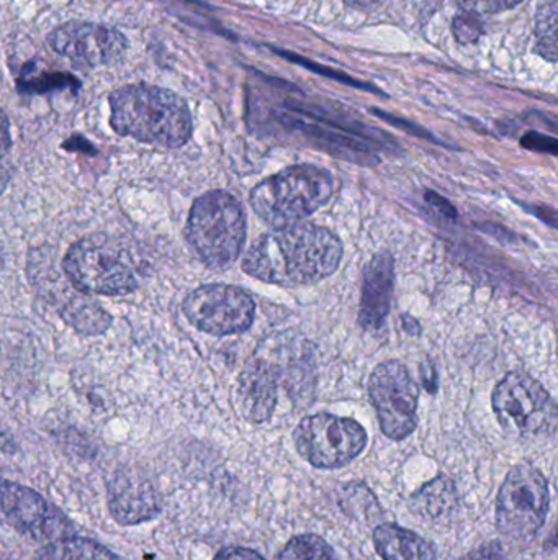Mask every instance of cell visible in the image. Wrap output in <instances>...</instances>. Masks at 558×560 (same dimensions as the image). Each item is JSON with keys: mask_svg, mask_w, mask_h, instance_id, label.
<instances>
[{"mask_svg": "<svg viewBox=\"0 0 558 560\" xmlns=\"http://www.w3.org/2000/svg\"><path fill=\"white\" fill-rule=\"evenodd\" d=\"M341 259L343 243L333 232L295 223L259 236L246 252L242 271L274 285L300 287L333 276Z\"/></svg>", "mask_w": 558, "mask_h": 560, "instance_id": "1", "label": "cell"}, {"mask_svg": "<svg viewBox=\"0 0 558 560\" xmlns=\"http://www.w3.org/2000/svg\"><path fill=\"white\" fill-rule=\"evenodd\" d=\"M110 127L140 143L177 150L192 138L189 105L176 92L157 85L128 84L108 95Z\"/></svg>", "mask_w": 558, "mask_h": 560, "instance_id": "2", "label": "cell"}, {"mask_svg": "<svg viewBox=\"0 0 558 560\" xmlns=\"http://www.w3.org/2000/svg\"><path fill=\"white\" fill-rule=\"evenodd\" d=\"M334 180L321 167L301 164L268 177L252 189L251 207L269 226L295 225L330 202Z\"/></svg>", "mask_w": 558, "mask_h": 560, "instance_id": "3", "label": "cell"}, {"mask_svg": "<svg viewBox=\"0 0 558 560\" xmlns=\"http://www.w3.org/2000/svg\"><path fill=\"white\" fill-rule=\"evenodd\" d=\"M186 238L203 265L231 268L246 240V215L239 200L223 190L203 194L190 209Z\"/></svg>", "mask_w": 558, "mask_h": 560, "instance_id": "4", "label": "cell"}, {"mask_svg": "<svg viewBox=\"0 0 558 560\" xmlns=\"http://www.w3.org/2000/svg\"><path fill=\"white\" fill-rule=\"evenodd\" d=\"M69 282L85 295H127L138 289L136 269L130 253L107 235L84 236L62 259Z\"/></svg>", "mask_w": 558, "mask_h": 560, "instance_id": "5", "label": "cell"}, {"mask_svg": "<svg viewBox=\"0 0 558 560\" xmlns=\"http://www.w3.org/2000/svg\"><path fill=\"white\" fill-rule=\"evenodd\" d=\"M549 483L531 464L513 467L497 497V528L518 546H526L539 535L549 515Z\"/></svg>", "mask_w": 558, "mask_h": 560, "instance_id": "6", "label": "cell"}, {"mask_svg": "<svg viewBox=\"0 0 558 560\" xmlns=\"http://www.w3.org/2000/svg\"><path fill=\"white\" fill-rule=\"evenodd\" d=\"M501 428L514 436L533 438L556 428L557 408L539 381L511 372L497 385L491 398Z\"/></svg>", "mask_w": 558, "mask_h": 560, "instance_id": "7", "label": "cell"}, {"mask_svg": "<svg viewBox=\"0 0 558 560\" xmlns=\"http://www.w3.org/2000/svg\"><path fill=\"white\" fill-rule=\"evenodd\" d=\"M298 454L317 469L333 470L347 466L363 454L367 433L353 418L330 413L304 418L294 431Z\"/></svg>", "mask_w": 558, "mask_h": 560, "instance_id": "8", "label": "cell"}, {"mask_svg": "<svg viewBox=\"0 0 558 560\" xmlns=\"http://www.w3.org/2000/svg\"><path fill=\"white\" fill-rule=\"evenodd\" d=\"M369 395L387 438L402 441L416 430L419 387L402 362L377 365L370 375Z\"/></svg>", "mask_w": 558, "mask_h": 560, "instance_id": "9", "label": "cell"}, {"mask_svg": "<svg viewBox=\"0 0 558 560\" xmlns=\"http://www.w3.org/2000/svg\"><path fill=\"white\" fill-rule=\"evenodd\" d=\"M183 315L200 331L215 336L239 335L254 323L256 303L241 287L206 283L183 300Z\"/></svg>", "mask_w": 558, "mask_h": 560, "instance_id": "10", "label": "cell"}, {"mask_svg": "<svg viewBox=\"0 0 558 560\" xmlns=\"http://www.w3.org/2000/svg\"><path fill=\"white\" fill-rule=\"evenodd\" d=\"M48 45L72 65L88 69L118 65L128 51L127 36L120 30L104 23L79 20L51 30Z\"/></svg>", "mask_w": 558, "mask_h": 560, "instance_id": "11", "label": "cell"}, {"mask_svg": "<svg viewBox=\"0 0 558 560\" xmlns=\"http://www.w3.org/2000/svg\"><path fill=\"white\" fill-rule=\"evenodd\" d=\"M0 513L23 536L35 541H58L72 535L68 518L35 490L0 480Z\"/></svg>", "mask_w": 558, "mask_h": 560, "instance_id": "12", "label": "cell"}, {"mask_svg": "<svg viewBox=\"0 0 558 560\" xmlns=\"http://www.w3.org/2000/svg\"><path fill=\"white\" fill-rule=\"evenodd\" d=\"M284 361H278L274 341L268 339V345H261L259 351L246 362L239 375L238 401L241 413L251 423L261 424L271 420L277 407L278 388H281L282 372H285Z\"/></svg>", "mask_w": 558, "mask_h": 560, "instance_id": "13", "label": "cell"}, {"mask_svg": "<svg viewBox=\"0 0 558 560\" xmlns=\"http://www.w3.org/2000/svg\"><path fill=\"white\" fill-rule=\"evenodd\" d=\"M393 259L390 253H380L364 272L359 323L366 329H379L390 312L393 292Z\"/></svg>", "mask_w": 558, "mask_h": 560, "instance_id": "14", "label": "cell"}, {"mask_svg": "<svg viewBox=\"0 0 558 560\" xmlns=\"http://www.w3.org/2000/svg\"><path fill=\"white\" fill-rule=\"evenodd\" d=\"M108 509L121 525H140L159 513V499L150 483L118 476L108 490Z\"/></svg>", "mask_w": 558, "mask_h": 560, "instance_id": "15", "label": "cell"}, {"mask_svg": "<svg viewBox=\"0 0 558 560\" xmlns=\"http://www.w3.org/2000/svg\"><path fill=\"white\" fill-rule=\"evenodd\" d=\"M373 546L382 560H436L438 552L422 536L393 523L373 529Z\"/></svg>", "mask_w": 558, "mask_h": 560, "instance_id": "16", "label": "cell"}, {"mask_svg": "<svg viewBox=\"0 0 558 560\" xmlns=\"http://www.w3.org/2000/svg\"><path fill=\"white\" fill-rule=\"evenodd\" d=\"M459 505H461V495L458 487L454 480L446 476L436 477L431 482L423 486L418 492L413 493L409 500L412 512L429 522L452 518Z\"/></svg>", "mask_w": 558, "mask_h": 560, "instance_id": "17", "label": "cell"}, {"mask_svg": "<svg viewBox=\"0 0 558 560\" xmlns=\"http://www.w3.org/2000/svg\"><path fill=\"white\" fill-rule=\"evenodd\" d=\"M43 560H117L110 551L98 545V542L91 541V539L75 538V536H68V538L58 539L52 541L46 548Z\"/></svg>", "mask_w": 558, "mask_h": 560, "instance_id": "18", "label": "cell"}, {"mask_svg": "<svg viewBox=\"0 0 558 560\" xmlns=\"http://www.w3.org/2000/svg\"><path fill=\"white\" fill-rule=\"evenodd\" d=\"M20 92L25 94H45V92L72 89L78 92L81 82L68 72L35 71V66H26L25 71L16 81Z\"/></svg>", "mask_w": 558, "mask_h": 560, "instance_id": "19", "label": "cell"}, {"mask_svg": "<svg viewBox=\"0 0 558 560\" xmlns=\"http://www.w3.org/2000/svg\"><path fill=\"white\" fill-rule=\"evenodd\" d=\"M277 560H340L336 552L320 536L301 535L292 538L278 552Z\"/></svg>", "mask_w": 558, "mask_h": 560, "instance_id": "20", "label": "cell"}, {"mask_svg": "<svg viewBox=\"0 0 558 560\" xmlns=\"http://www.w3.org/2000/svg\"><path fill=\"white\" fill-rule=\"evenodd\" d=\"M537 48L544 58L557 61V0L543 7L537 16Z\"/></svg>", "mask_w": 558, "mask_h": 560, "instance_id": "21", "label": "cell"}, {"mask_svg": "<svg viewBox=\"0 0 558 560\" xmlns=\"http://www.w3.org/2000/svg\"><path fill=\"white\" fill-rule=\"evenodd\" d=\"M452 33L462 45H472L484 35V22L480 16L472 15V13H459L452 22Z\"/></svg>", "mask_w": 558, "mask_h": 560, "instance_id": "22", "label": "cell"}, {"mask_svg": "<svg viewBox=\"0 0 558 560\" xmlns=\"http://www.w3.org/2000/svg\"><path fill=\"white\" fill-rule=\"evenodd\" d=\"M523 0H458V5L462 12L472 13V15H494V13L507 12L520 5Z\"/></svg>", "mask_w": 558, "mask_h": 560, "instance_id": "23", "label": "cell"}, {"mask_svg": "<svg viewBox=\"0 0 558 560\" xmlns=\"http://www.w3.org/2000/svg\"><path fill=\"white\" fill-rule=\"evenodd\" d=\"M282 56V58L290 59V61L297 62V65L305 66L307 69H311V71L318 72V74L330 75V79H334V81L344 82V84L354 85V88L359 89H370L373 91L370 85L364 84V82L354 81L351 75L343 74V72L336 71V69L324 68V66H318L317 62L307 61V59L301 58V56L290 55L287 51H275Z\"/></svg>", "mask_w": 558, "mask_h": 560, "instance_id": "24", "label": "cell"}, {"mask_svg": "<svg viewBox=\"0 0 558 560\" xmlns=\"http://www.w3.org/2000/svg\"><path fill=\"white\" fill-rule=\"evenodd\" d=\"M459 560H508V558L503 545L498 541H491Z\"/></svg>", "mask_w": 558, "mask_h": 560, "instance_id": "25", "label": "cell"}, {"mask_svg": "<svg viewBox=\"0 0 558 560\" xmlns=\"http://www.w3.org/2000/svg\"><path fill=\"white\" fill-rule=\"evenodd\" d=\"M12 150V133H10V121L5 112L0 108V164L7 160Z\"/></svg>", "mask_w": 558, "mask_h": 560, "instance_id": "26", "label": "cell"}, {"mask_svg": "<svg viewBox=\"0 0 558 560\" xmlns=\"http://www.w3.org/2000/svg\"><path fill=\"white\" fill-rule=\"evenodd\" d=\"M215 560H268L248 548H226L216 555Z\"/></svg>", "mask_w": 558, "mask_h": 560, "instance_id": "27", "label": "cell"}, {"mask_svg": "<svg viewBox=\"0 0 558 560\" xmlns=\"http://www.w3.org/2000/svg\"><path fill=\"white\" fill-rule=\"evenodd\" d=\"M524 147L531 148V150H541V151H550V153H556L557 143L554 138L543 137L539 133H530L526 135V138L523 140Z\"/></svg>", "mask_w": 558, "mask_h": 560, "instance_id": "28", "label": "cell"}, {"mask_svg": "<svg viewBox=\"0 0 558 560\" xmlns=\"http://www.w3.org/2000/svg\"><path fill=\"white\" fill-rule=\"evenodd\" d=\"M346 5L353 7V9H369L377 0H343Z\"/></svg>", "mask_w": 558, "mask_h": 560, "instance_id": "29", "label": "cell"}, {"mask_svg": "<svg viewBox=\"0 0 558 560\" xmlns=\"http://www.w3.org/2000/svg\"><path fill=\"white\" fill-rule=\"evenodd\" d=\"M0 265H2V256H0Z\"/></svg>", "mask_w": 558, "mask_h": 560, "instance_id": "30", "label": "cell"}]
</instances>
